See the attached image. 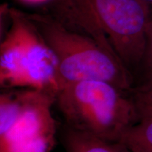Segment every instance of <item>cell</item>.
Segmentation results:
<instances>
[{
  "label": "cell",
  "instance_id": "cell-1",
  "mask_svg": "<svg viewBox=\"0 0 152 152\" xmlns=\"http://www.w3.org/2000/svg\"><path fill=\"white\" fill-rule=\"evenodd\" d=\"M55 105L65 125L111 142L140 120L131 92L102 80H80L64 84Z\"/></svg>",
  "mask_w": 152,
  "mask_h": 152
},
{
  "label": "cell",
  "instance_id": "cell-2",
  "mask_svg": "<svg viewBox=\"0 0 152 152\" xmlns=\"http://www.w3.org/2000/svg\"><path fill=\"white\" fill-rule=\"evenodd\" d=\"M56 56L63 85L80 80H102L131 92L133 75L115 53L91 36L71 28L56 17L26 14Z\"/></svg>",
  "mask_w": 152,
  "mask_h": 152
},
{
  "label": "cell",
  "instance_id": "cell-3",
  "mask_svg": "<svg viewBox=\"0 0 152 152\" xmlns=\"http://www.w3.org/2000/svg\"><path fill=\"white\" fill-rule=\"evenodd\" d=\"M10 27L0 45L2 89H32L56 95L63 86L56 56L26 13L9 11Z\"/></svg>",
  "mask_w": 152,
  "mask_h": 152
},
{
  "label": "cell",
  "instance_id": "cell-4",
  "mask_svg": "<svg viewBox=\"0 0 152 152\" xmlns=\"http://www.w3.org/2000/svg\"><path fill=\"white\" fill-rule=\"evenodd\" d=\"M56 95L32 89L0 94V152H50L55 144Z\"/></svg>",
  "mask_w": 152,
  "mask_h": 152
},
{
  "label": "cell",
  "instance_id": "cell-5",
  "mask_svg": "<svg viewBox=\"0 0 152 152\" xmlns=\"http://www.w3.org/2000/svg\"><path fill=\"white\" fill-rule=\"evenodd\" d=\"M95 21L132 73L141 64L151 14L142 0H85Z\"/></svg>",
  "mask_w": 152,
  "mask_h": 152
},
{
  "label": "cell",
  "instance_id": "cell-6",
  "mask_svg": "<svg viewBox=\"0 0 152 152\" xmlns=\"http://www.w3.org/2000/svg\"><path fill=\"white\" fill-rule=\"evenodd\" d=\"M66 152H131L118 142H111L66 126L62 136Z\"/></svg>",
  "mask_w": 152,
  "mask_h": 152
},
{
  "label": "cell",
  "instance_id": "cell-7",
  "mask_svg": "<svg viewBox=\"0 0 152 152\" xmlns=\"http://www.w3.org/2000/svg\"><path fill=\"white\" fill-rule=\"evenodd\" d=\"M118 142L131 152H152V117L140 118L123 133Z\"/></svg>",
  "mask_w": 152,
  "mask_h": 152
},
{
  "label": "cell",
  "instance_id": "cell-8",
  "mask_svg": "<svg viewBox=\"0 0 152 152\" xmlns=\"http://www.w3.org/2000/svg\"><path fill=\"white\" fill-rule=\"evenodd\" d=\"M139 74V83L134 87H152V16L148 26L145 49L143 57L137 71Z\"/></svg>",
  "mask_w": 152,
  "mask_h": 152
},
{
  "label": "cell",
  "instance_id": "cell-9",
  "mask_svg": "<svg viewBox=\"0 0 152 152\" xmlns=\"http://www.w3.org/2000/svg\"><path fill=\"white\" fill-rule=\"evenodd\" d=\"M131 95L140 118L152 117V87H134Z\"/></svg>",
  "mask_w": 152,
  "mask_h": 152
},
{
  "label": "cell",
  "instance_id": "cell-10",
  "mask_svg": "<svg viewBox=\"0 0 152 152\" xmlns=\"http://www.w3.org/2000/svg\"><path fill=\"white\" fill-rule=\"evenodd\" d=\"M21 1L30 4H40L46 2V1H48L49 0H21Z\"/></svg>",
  "mask_w": 152,
  "mask_h": 152
},
{
  "label": "cell",
  "instance_id": "cell-11",
  "mask_svg": "<svg viewBox=\"0 0 152 152\" xmlns=\"http://www.w3.org/2000/svg\"><path fill=\"white\" fill-rule=\"evenodd\" d=\"M142 1H145V2H147L148 4H152V0H142Z\"/></svg>",
  "mask_w": 152,
  "mask_h": 152
}]
</instances>
